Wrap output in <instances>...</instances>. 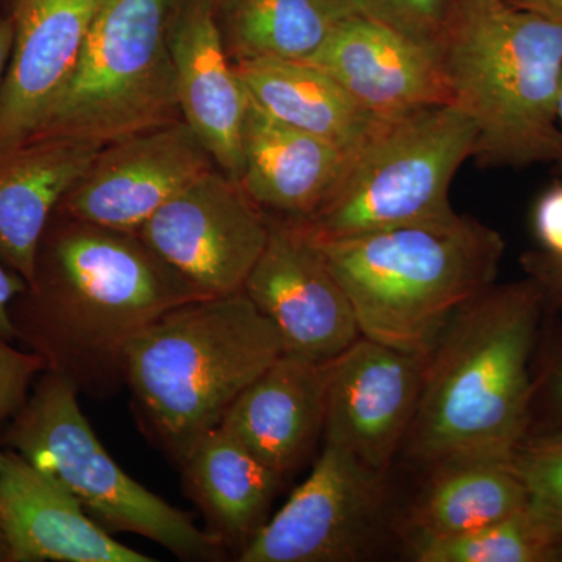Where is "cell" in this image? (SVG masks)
<instances>
[{
    "instance_id": "obj_39",
    "label": "cell",
    "mask_w": 562,
    "mask_h": 562,
    "mask_svg": "<svg viewBox=\"0 0 562 562\" xmlns=\"http://www.w3.org/2000/svg\"><path fill=\"white\" fill-rule=\"evenodd\" d=\"M3 450H0V462H2Z\"/></svg>"
},
{
    "instance_id": "obj_4",
    "label": "cell",
    "mask_w": 562,
    "mask_h": 562,
    "mask_svg": "<svg viewBox=\"0 0 562 562\" xmlns=\"http://www.w3.org/2000/svg\"><path fill=\"white\" fill-rule=\"evenodd\" d=\"M281 353L280 333L244 291L195 299L133 339L125 384L143 430L181 465Z\"/></svg>"
},
{
    "instance_id": "obj_15",
    "label": "cell",
    "mask_w": 562,
    "mask_h": 562,
    "mask_svg": "<svg viewBox=\"0 0 562 562\" xmlns=\"http://www.w3.org/2000/svg\"><path fill=\"white\" fill-rule=\"evenodd\" d=\"M103 0H13L9 66L0 90V151L31 138L57 99Z\"/></svg>"
},
{
    "instance_id": "obj_28",
    "label": "cell",
    "mask_w": 562,
    "mask_h": 562,
    "mask_svg": "<svg viewBox=\"0 0 562 562\" xmlns=\"http://www.w3.org/2000/svg\"><path fill=\"white\" fill-rule=\"evenodd\" d=\"M44 371L38 355L0 338V432L20 413Z\"/></svg>"
},
{
    "instance_id": "obj_36",
    "label": "cell",
    "mask_w": 562,
    "mask_h": 562,
    "mask_svg": "<svg viewBox=\"0 0 562 562\" xmlns=\"http://www.w3.org/2000/svg\"><path fill=\"white\" fill-rule=\"evenodd\" d=\"M553 391L554 398H557L558 405H560L562 412V362L558 366L557 372H554Z\"/></svg>"
},
{
    "instance_id": "obj_14",
    "label": "cell",
    "mask_w": 562,
    "mask_h": 562,
    "mask_svg": "<svg viewBox=\"0 0 562 562\" xmlns=\"http://www.w3.org/2000/svg\"><path fill=\"white\" fill-rule=\"evenodd\" d=\"M306 61L325 70L362 109L382 120L453 103L438 49L375 18L336 22Z\"/></svg>"
},
{
    "instance_id": "obj_25",
    "label": "cell",
    "mask_w": 562,
    "mask_h": 562,
    "mask_svg": "<svg viewBox=\"0 0 562 562\" xmlns=\"http://www.w3.org/2000/svg\"><path fill=\"white\" fill-rule=\"evenodd\" d=\"M412 554L419 562L562 561V522L528 502L501 522L469 535L414 536Z\"/></svg>"
},
{
    "instance_id": "obj_3",
    "label": "cell",
    "mask_w": 562,
    "mask_h": 562,
    "mask_svg": "<svg viewBox=\"0 0 562 562\" xmlns=\"http://www.w3.org/2000/svg\"><path fill=\"white\" fill-rule=\"evenodd\" d=\"M436 49L480 165L562 162V22L508 0H452Z\"/></svg>"
},
{
    "instance_id": "obj_7",
    "label": "cell",
    "mask_w": 562,
    "mask_h": 562,
    "mask_svg": "<svg viewBox=\"0 0 562 562\" xmlns=\"http://www.w3.org/2000/svg\"><path fill=\"white\" fill-rule=\"evenodd\" d=\"M79 394L68 380L44 371L0 442L63 484L102 527L143 536L181 560H220L225 546L216 535L111 458L81 412Z\"/></svg>"
},
{
    "instance_id": "obj_8",
    "label": "cell",
    "mask_w": 562,
    "mask_h": 562,
    "mask_svg": "<svg viewBox=\"0 0 562 562\" xmlns=\"http://www.w3.org/2000/svg\"><path fill=\"white\" fill-rule=\"evenodd\" d=\"M475 146V125L454 103L391 117L357 151L331 198L294 221L314 239H341L450 220V188Z\"/></svg>"
},
{
    "instance_id": "obj_12",
    "label": "cell",
    "mask_w": 562,
    "mask_h": 562,
    "mask_svg": "<svg viewBox=\"0 0 562 562\" xmlns=\"http://www.w3.org/2000/svg\"><path fill=\"white\" fill-rule=\"evenodd\" d=\"M213 168L190 125L169 122L103 146L55 213L138 233L173 194Z\"/></svg>"
},
{
    "instance_id": "obj_23",
    "label": "cell",
    "mask_w": 562,
    "mask_h": 562,
    "mask_svg": "<svg viewBox=\"0 0 562 562\" xmlns=\"http://www.w3.org/2000/svg\"><path fill=\"white\" fill-rule=\"evenodd\" d=\"M528 505L512 462L460 461L435 468L414 512V536L454 538L501 522Z\"/></svg>"
},
{
    "instance_id": "obj_9",
    "label": "cell",
    "mask_w": 562,
    "mask_h": 562,
    "mask_svg": "<svg viewBox=\"0 0 562 562\" xmlns=\"http://www.w3.org/2000/svg\"><path fill=\"white\" fill-rule=\"evenodd\" d=\"M271 216L220 168L181 188L138 236L209 297L244 290L268 244Z\"/></svg>"
},
{
    "instance_id": "obj_26",
    "label": "cell",
    "mask_w": 562,
    "mask_h": 562,
    "mask_svg": "<svg viewBox=\"0 0 562 562\" xmlns=\"http://www.w3.org/2000/svg\"><path fill=\"white\" fill-rule=\"evenodd\" d=\"M512 464L535 508L562 522V439L517 450Z\"/></svg>"
},
{
    "instance_id": "obj_20",
    "label": "cell",
    "mask_w": 562,
    "mask_h": 562,
    "mask_svg": "<svg viewBox=\"0 0 562 562\" xmlns=\"http://www.w3.org/2000/svg\"><path fill=\"white\" fill-rule=\"evenodd\" d=\"M102 147L43 136L0 151V260L27 283L52 216Z\"/></svg>"
},
{
    "instance_id": "obj_33",
    "label": "cell",
    "mask_w": 562,
    "mask_h": 562,
    "mask_svg": "<svg viewBox=\"0 0 562 562\" xmlns=\"http://www.w3.org/2000/svg\"><path fill=\"white\" fill-rule=\"evenodd\" d=\"M11 44H13V22L9 13H0V90L9 66Z\"/></svg>"
},
{
    "instance_id": "obj_18",
    "label": "cell",
    "mask_w": 562,
    "mask_h": 562,
    "mask_svg": "<svg viewBox=\"0 0 562 562\" xmlns=\"http://www.w3.org/2000/svg\"><path fill=\"white\" fill-rule=\"evenodd\" d=\"M327 362L284 351L233 402L220 427L286 475L324 436Z\"/></svg>"
},
{
    "instance_id": "obj_17",
    "label": "cell",
    "mask_w": 562,
    "mask_h": 562,
    "mask_svg": "<svg viewBox=\"0 0 562 562\" xmlns=\"http://www.w3.org/2000/svg\"><path fill=\"white\" fill-rule=\"evenodd\" d=\"M0 524L13 562H151L111 538L79 498L13 450L0 462Z\"/></svg>"
},
{
    "instance_id": "obj_30",
    "label": "cell",
    "mask_w": 562,
    "mask_h": 562,
    "mask_svg": "<svg viewBox=\"0 0 562 562\" xmlns=\"http://www.w3.org/2000/svg\"><path fill=\"white\" fill-rule=\"evenodd\" d=\"M29 283L24 277L0 260V338L18 344L16 328L11 317V306L14 301L27 290Z\"/></svg>"
},
{
    "instance_id": "obj_16",
    "label": "cell",
    "mask_w": 562,
    "mask_h": 562,
    "mask_svg": "<svg viewBox=\"0 0 562 562\" xmlns=\"http://www.w3.org/2000/svg\"><path fill=\"white\" fill-rule=\"evenodd\" d=\"M169 49L181 120L198 135L214 165L239 181L249 98L225 49L213 0H177Z\"/></svg>"
},
{
    "instance_id": "obj_29",
    "label": "cell",
    "mask_w": 562,
    "mask_h": 562,
    "mask_svg": "<svg viewBox=\"0 0 562 562\" xmlns=\"http://www.w3.org/2000/svg\"><path fill=\"white\" fill-rule=\"evenodd\" d=\"M532 222L546 254L562 260V184L543 192L536 203Z\"/></svg>"
},
{
    "instance_id": "obj_6",
    "label": "cell",
    "mask_w": 562,
    "mask_h": 562,
    "mask_svg": "<svg viewBox=\"0 0 562 562\" xmlns=\"http://www.w3.org/2000/svg\"><path fill=\"white\" fill-rule=\"evenodd\" d=\"M176 5L177 0H103L76 69L31 138L109 146L181 120L169 49Z\"/></svg>"
},
{
    "instance_id": "obj_2",
    "label": "cell",
    "mask_w": 562,
    "mask_h": 562,
    "mask_svg": "<svg viewBox=\"0 0 562 562\" xmlns=\"http://www.w3.org/2000/svg\"><path fill=\"white\" fill-rule=\"evenodd\" d=\"M543 297L535 280L492 286L454 314L425 364L409 453L432 468L512 462L530 420V360Z\"/></svg>"
},
{
    "instance_id": "obj_22",
    "label": "cell",
    "mask_w": 562,
    "mask_h": 562,
    "mask_svg": "<svg viewBox=\"0 0 562 562\" xmlns=\"http://www.w3.org/2000/svg\"><path fill=\"white\" fill-rule=\"evenodd\" d=\"M247 98L273 120L358 151L386 120L373 116L325 70L308 61L235 63Z\"/></svg>"
},
{
    "instance_id": "obj_35",
    "label": "cell",
    "mask_w": 562,
    "mask_h": 562,
    "mask_svg": "<svg viewBox=\"0 0 562 562\" xmlns=\"http://www.w3.org/2000/svg\"><path fill=\"white\" fill-rule=\"evenodd\" d=\"M0 562H13V553H11L9 539L3 531L2 524H0Z\"/></svg>"
},
{
    "instance_id": "obj_11",
    "label": "cell",
    "mask_w": 562,
    "mask_h": 562,
    "mask_svg": "<svg viewBox=\"0 0 562 562\" xmlns=\"http://www.w3.org/2000/svg\"><path fill=\"white\" fill-rule=\"evenodd\" d=\"M243 291L290 353L328 362L361 336L346 291L301 222L271 216L268 244Z\"/></svg>"
},
{
    "instance_id": "obj_21",
    "label": "cell",
    "mask_w": 562,
    "mask_h": 562,
    "mask_svg": "<svg viewBox=\"0 0 562 562\" xmlns=\"http://www.w3.org/2000/svg\"><path fill=\"white\" fill-rule=\"evenodd\" d=\"M180 469L209 531L239 552L268 520L283 479L222 427L203 435Z\"/></svg>"
},
{
    "instance_id": "obj_13",
    "label": "cell",
    "mask_w": 562,
    "mask_h": 562,
    "mask_svg": "<svg viewBox=\"0 0 562 562\" xmlns=\"http://www.w3.org/2000/svg\"><path fill=\"white\" fill-rule=\"evenodd\" d=\"M425 364L427 358L361 335L325 364V442L384 475L408 438Z\"/></svg>"
},
{
    "instance_id": "obj_31",
    "label": "cell",
    "mask_w": 562,
    "mask_h": 562,
    "mask_svg": "<svg viewBox=\"0 0 562 562\" xmlns=\"http://www.w3.org/2000/svg\"><path fill=\"white\" fill-rule=\"evenodd\" d=\"M525 266L532 280L542 288L543 294L562 306V260L549 254L527 255Z\"/></svg>"
},
{
    "instance_id": "obj_37",
    "label": "cell",
    "mask_w": 562,
    "mask_h": 562,
    "mask_svg": "<svg viewBox=\"0 0 562 562\" xmlns=\"http://www.w3.org/2000/svg\"><path fill=\"white\" fill-rule=\"evenodd\" d=\"M557 116L558 122H560V127L562 128V81L560 87V94H558Z\"/></svg>"
},
{
    "instance_id": "obj_24",
    "label": "cell",
    "mask_w": 562,
    "mask_h": 562,
    "mask_svg": "<svg viewBox=\"0 0 562 562\" xmlns=\"http://www.w3.org/2000/svg\"><path fill=\"white\" fill-rule=\"evenodd\" d=\"M216 13L233 63L310 60L336 24L313 0H222Z\"/></svg>"
},
{
    "instance_id": "obj_1",
    "label": "cell",
    "mask_w": 562,
    "mask_h": 562,
    "mask_svg": "<svg viewBox=\"0 0 562 562\" xmlns=\"http://www.w3.org/2000/svg\"><path fill=\"white\" fill-rule=\"evenodd\" d=\"M209 297L138 233L55 213L27 290L11 306L18 346L38 355L80 394L105 398L125 384L133 339L166 313Z\"/></svg>"
},
{
    "instance_id": "obj_27",
    "label": "cell",
    "mask_w": 562,
    "mask_h": 562,
    "mask_svg": "<svg viewBox=\"0 0 562 562\" xmlns=\"http://www.w3.org/2000/svg\"><path fill=\"white\" fill-rule=\"evenodd\" d=\"M371 5L375 20L436 47L452 0H371Z\"/></svg>"
},
{
    "instance_id": "obj_10",
    "label": "cell",
    "mask_w": 562,
    "mask_h": 562,
    "mask_svg": "<svg viewBox=\"0 0 562 562\" xmlns=\"http://www.w3.org/2000/svg\"><path fill=\"white\" fill-rule=\"evenodd\" d=\"M383 473L325 442L312 473L238 554L239 562H341L361 557L382 501Z\"/></svg>"
},
{
    "instance_id": "obj_19",
    "label": "cell",
    "mask_w": 562,
    "mask_h": 562,
    "mask_svg": "<svg viewBox=\"0 0 562 562\" xmlns=\"http://www.w3.org/2000/svg\"><path fill=\"white\" fill-rule=\"evenodd\" d=\"M357 151L273 120L249 99L239 183L260 209L305 220L331 198Z\"/></svg>"
},
{
    "instance_id": "obj_32",
    "label": "cell",
    "mask_w": 562,
    "mask_h": 562,
    "mask_svg": "<svg viewBox=\"0 0 562 562\" xmlns=\"http://www.w3.org/2000/svg\"><path fill=\"white\" fill-rule=\"evenodd\" d=\"M333 22L350 20V18H372L371 0H313Z\"/></svg>"
},
{
    "instance_id": "obj_38",
    "label": "cell",
    "mask_w": 562,
    "mask_h": 562,
    "mask_svg": "<svg viewBox=\"0 0 562 562\" xmlns=\"http://www.w3.org/2000/svg\"><path fill=\"white\" fill-rule=\"evenodd\" d=\"M213 2H214V5H216V7H217V5H220V3L222 2V0H213Z\"/></svg>"
},
{
    "instance_id": "obj_34",
    "label": "cell",
    "mask_w": 562,
    "mask_h": 562,
    "mask_svg": "<svg viewBox=\"0 0 562 562\" xmlns=\"http://www.w3.org/2000/svg\"><path fill=\"white\" fill-rule=\"evenodd\" d=\"M519 9L535 11L550 20L562 22V0H508Z\"/></svg>"
},
{
    "instance_id": "obj_5",
    "label": "cell",
    "mask_w": 562,
    "mask_h": 562,
    "mask_svg": "<svg viewBox=\"0 0 562 562\" xmlns=\"http://www.w3.org/2000/svg\"><path fill=\"white\" fill-rule=\"evenodd\" d=\"M314 241L361 335L424 358L454 314L494 284L505 251L501 233L460 213Z\"/></svg>"
}]
</instances>
